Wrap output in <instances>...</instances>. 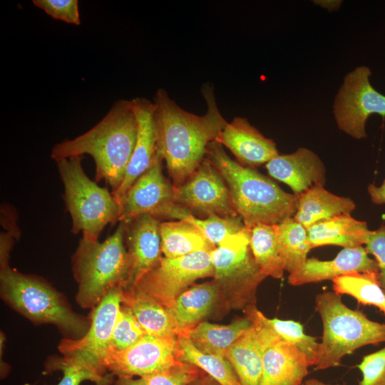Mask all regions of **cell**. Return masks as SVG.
Listing matches in <instances>:
<instances>
[{"label":"cell","mask_w":385,"mask_h":385,"mask_svg":"<svg viewBox=\"0 0 385 385\" xmlns=\"http://www.w3.org/2000/svg\"><path fill=\"white\" fill-rule=\"evenodd\" d=\"M169 218L185 220L197 227L205 238L215 246H220L242 232L247 227L240 217H222L210 215L205 219L195 216L187 208L176 205Z\"/></svg>","instance_id":"f546056e"},{"label":"cell","mask_w":385,"mask_h":385,"mask_svg":"<svg viewBox=\"0 0 385 385\" xmlns=\"http://www.w3.org/2000/svg\"><path fill=\"white\" fill-rule=\"evenodd\" d=\"M297 196V210L293 218L306 229L319 221L351 214L356 207L350 197L334 195L320 184L312 186Z\"/></svg>","instance_id":"7402d4cb"},{"label":"cell","mask_w":385,"mask_h":385,"mask_svg":"<svg viewBox=\"0 0 385 385\" xmlns=\"http://www.w3.org/2000/svg\"><path fill=\"white\" fill-rule=\"evenodd\" d=\"M198 367L182 362L169 369L141 376L118 377L113 385H190L200 375Z\"/></svg>","instance_id":"836d02e7"},{"label":"cell","mask_w":385,"mask_h":385,"mask_svg":"<svg viewBox=\"0 0 385 385\" xmlns=\"http://www.w3.org/2000/svg\"><path fill=\"white\" fill-rule=\"evenodd\" d=\"M367 191L373 203L376 205L385 204V179L379 186L369 184Z\"/></svg>","instance_id":"b9f144b4"},{"label":"cell","mask_w":385,"mask_h":385,"mask_svg":"<svg viewBox=\"0 0 385 385\" xmlns=\"http://www.w3.org/2000/svg\"><path fill=\"white\" fill-rule=\"evenodd\" d=\"M371 76L366 66L347 73L334 101L333 114L338 128L357 140L366 138V123L371 115L385 118V95L372 86Z\"/></svg>","instance_id":"30bf717a"},{"label":"cell","mask_w":385,"mask_h":385,"mask_svg":"<svg viewBox=\"0 0 385 385\" xmlns=\"http://www.w3.org/2000/svg\"><path fill=\"white\" fill-rule=\"evenodd\" d=\"M357 367L362 374L359 385H385V346L364 356Z\"/></svg>","instance_id":"74e56055"},{"label":"cell","mask_w":385,"mask_h":385,"mask_svg":"<svg viewBox=\"0 0 385 385\" xmlns=\"http://www.w3.org/2000/svg\"><path fill=\"white\" fill-rule=\"evenodd\" d=\"M48 369L49 370H61L63 372V377L56 385H80L84 380L91 381L96 385H110L86 368L63 358L53 361L49 364Z\"/></svg>","instance_id":"8d00e7d4"},{"label":"cell","mask_w":385,"mask_h":385,"mask_svg":"<svg viewBox=\"0 0 385 385\" xmlns=\"http://www.w3.org/2000/svg\"><path fill=\"white\" fill-rule=\"evenodd\" d=\"M205 158L224 178L233 206L247 228L260 223L277 225L294 216L297 195L284 191L254 168L233 160L221 144L210 143Z\"/></svg>","instance_id":"3957f363"},{"label":"cell","mask_w":385,"mask_h":385,"mask_svg":"<svg viewBox=\"0 0 385 385\" xmlns=\"http://www.w3.org/2000/svg\"><path fill=\"white\" fill-rule=\"evenodd\" d=\"M81 160L82 156H73L56 163L63 199L72 220L71 232L98 240L107 225L118 222L120 206L107 188L100 187L86 175Z\"/></svg>","instance_id":"52a82bcc"},{"label":"cell","mask_w":385,"mask_h":385,"mask_svg":"<svg viewBox=\"0 0 385 385\" xmlns=\"http://www.w3.org/2000/svg\"><path fill=\"white\" fill-rule=\"evenodd\" d=\"M0 284L3 299L31 321L56 326L66 339H78L88 332L91 318L74 312L65 297L43 279L9 266L1 269Z\"/></svg>","instance_id":"5b68a950"},{"label":"cell","mask_w":385,"mask_h":385,"mask_svg":"<svg viewBox=\"0 0 385 385\" xmlns=\"http://www.w3.org/2000/svg\"><path fill=\"white\" fill-rule=\"evenodd\" d=\"M161 249L165 257L177 258L196 252H211L216 246L192 224L185 221L161 222Z\"/></svg>","instance_id":"83f0119b"},{"label":"cell","mask_w":385,"mask_h":385,"mask_svg":"<svg viewBox=\"0 0 385 385\" xmlns=\"http://www.w3.org/2000/svg\"><path fill=\"white\" fill-rule=\"evenodd\" d=\"M252 324L247 317L236 319L228 325L200 322L182 335L188 336L201 352L225 358L230 347Z\"/></svg>","instance_id":"484cf974"},{"label":"cell","mask_w":385,"mask_h":385,"mask_svg":"<svg viewBox=\"0 0 385 385\" xmlns=\"http://www.w3.org/2000/svg\"><path fill=\"white\" fill-rule=\"evenodd\" d=\"M207 277H214L210 254L200 251L177 258L163 257L133 287L169 309L190 284Z\"/></svg>","instance_id":"8fae6325"},{"label":"cell","mask_w":385,"mask_h":385,"mask_svg":"<svg viewBox=\"0 0 385 385\" xmlns=\"http://www.w3.org/2000/svg\"><path fill=\"white\" fill-rule=\"evenodd\" d=\"M17 213L9 204H2L1 207V225L14 239H19L21 235L16 224Z\"/></svg>","instance_id":"ab89813d"},{"label":"cell","mask_w":385,"mask_h":385,"mask_svg":"<svg viewBox=\"0 0 385 385\" xmlns=\"http://www.w3.org/2000/svg\"><path fill=\"white\" fill-rule=\"evenodd\" d=\"M163 159L156 154L151 166L128 189L119 204V222L142 215L169 218L177 205L174 185L165 177Z\"/></svg>","instance_id":"5bb4252c"},{"label":"cell","mask_w":385,"mask_h":385,"mask_svg":"<svg viewBox=\"0 0 385 385\" xmlns=\"http://www.w3.org/2000/svg\"><path fill=\"white\" fill-rule=\"evenodd\" d=\"M215 141L228 148L245 167L266 164L279 155L274 140L265 137L243 117L227 123Z\"/></svg>","instance_id":"e0dca14e"},{"label":"cell","mask_w":385,"mask_h":385,"mask_svg":"<svg viewBox=\"0 0 385 385\" xmlns=\"http://www.w3.org/2000/svg\"><path fill=\"white\" fill-rule=\"evenodd\" d=\"M379 272L376 261L369 257L363 246L343 248L331 260L307 258L304 264L288 276V282L292 286L333 280L342 275L354 272Z\"/></svg>","instance_id":"ac0fdd59"},{"label":"cell","mask_w":385,"mask_h":385,"mask_svg":"<svg viewBox=\"0 0 385 385\" xmlns=\"http://www.w3.org/2000/svg\"><path fill=\"white\" fill-rule=\"evenodd\" d=\"M379 272H354L332 280L334 292L348 294L364 305L377 307L385 314V290L378 279Z\"/></svg>","instance_id":"1f68e13d"},{"label":"cell","mask_w":385,"mask_h":385,"mask_svg":"<svg viewBox=\"0 0 385 385\" xmlns=\"http://www.w3.org/2000/svg\"><path fill=\"white\" fill-rule=\"evenodd\" d=\"M137 120L131 100L120 99L86 133L56 144L51 158L56 163L87 154L95 163V181L104 180L115 192L120 187L135 148Z\"/></svg>","instance_id":"7a4b0ae2"},{"label":"cell","mask_w":385,"mask_h":385,"mask_svg":"<svg viewBox=\"0 0 385 385\" xmlns=\"http://www.w3.org/2000/svg\"><path fill=\"white\" fill-rule=\"evenodd\" d=\"M121 289L111 290L93 309L89 329L83 337L65 338L58 346L63 359L86 368L108 384L113 375L107 374L103 361L121 305Z\"/></svg>","instance_id":"ba28073f"},{"label":"cell","mask_w":385,"mask_h":385,"mask_svg":"<svg viewBox=\"0 0 385 385\" xmlns=\"http://www.w3.org/2000/svg\"><path fill=\"white\" fill-rule=\"evenodd\" d=\"M178 359L182 362L198 367L221 385H241L225 358L201 352L186 335L178 336Z\"/></svg>","instance_id":"d6a6232c"},{"label":"cell","mask_w":385,"mask_h":385,"mask_svg":"<svg viewBox=\"0 0 385 385\" xmlns=\"http://www.w3.org/2000/svg\"><path fill=\"white\" fill-rule=\"evenodd\" d=\"M121 304L131 309L147 334L159 337L179 336V329L170 309L136 287L121 289Z\"/></svg>","instance_id":"44dd1931"},{"label":"cell","mask_w":385,"mask_h":385,"mask_svg":"<svg viewBox=\"0 0 385 385\" xmlns=\"http://www.w3.org/2000/svg\"><path fill=\"white\" fill-rule=\"evenodd\" d=\"M174 188L176 203L192 213L207 217L239 216L224 178L206 158L184 183Z\"/></svg>","instance_id":"4fadbf2b"},{"label":"cell","mask_w":385,"mask_h":385,"mask_svg":"<svg viewBox=\"0 0 385 385\" xmlns=\"http://www.w3.org/2000/svg\"><path fill=\"white\" fill-rule=\"evenodd\" d=\"M221 290L213 280L193 285L182 292L169 308L180 331L185 334L212 310Z\"/></svg>","instance_id":"cb8c5ba5"},{"label":"cell","mask_w":385,"mask_h":385,"mask_svg":"<svg viewBox=\"0 0 385 385\" xmlns=\"http://www.w3.org/2000/svg\"><path fill=\"white\" fill-rule=\"evenodd\" d=\"M252 324L268 329L280 339L295 345L306 356L309 366H316L319 361L320 344L314 337L304 332L301 323L267 317L255 305L244 309Z\"/></svg>","instance_id":"4316f807"},{"label":"cell","mask_w":385,"mask_h":385,"mask_svg":"<svg viewBox=\"0 0 385 385\" xmlns=\"http://www.w3.org/2000/svg\"><path fill=\"white\" fill-rule=\"evenodd\" d=\"M214 281L221 292L233 294L243 309L255 305L257 286L266 277L255 262L250 246V229L210 252Z\"/></svg>","instance_id":"9c48e42d"},{"label":"cell","mask_w":385,"mask_h":385,"mask_svg":"<svg viewBox=\"0 0 385 385\" xmlns=\"http://www.w3.org/2000/svg\"><path fill=\"white\" fill-rule=\"evenodd\" d=\"M145 334L131 309L121 304L108 352L124 350Z\"/></svg>","instance_id":"e575fe53"},{"label":"cell","mask_w":385,"mask_h":385,"mask_svg":"<svg viewBox=\"0 0 385 385\" xmlns=\"http://www.w3.org/2000/svg\"><path fill=\"white\" fill-rule=\"evenodd\" d=\"M314 4L322 6L329 11H334L340 8L342 1L340 0H316Z\"/></svg>","instance_id":"7bdbcfd3"},{"label":"cell","mask_w":385,"mask_h":385,"mask_svg":"<svg viewBox=\"0 0 385 385\" xmlns=\"http://www.w3.org/2000/svg\"><path fill=\"white\" fill-rule=\"evenodd\" d=\"M254 325L262 345L260 385H302L308 374L305 355L295 345L280 339L268 329Z\"/></svg>","instance_id":"9a60e30c"},{"label":"cell","mask_w":385,"mask_h":385,"mask_svg":"<svg viewBox=\"0 0 385 385\" xmlns=\"http://www.w3.org/2000/svg\"><path fill=\"white\" fill-rule=\"evenodd\" d=\"M32 3L54 19L81 24L78 0H33Z\"/></svg>","instance_id":"d590c367"},{"label":"cell","mask_w":385,"mask_h":385,"mask_svg":"<svg viewBox=\"0 0 385 385\" xmlns=\"http://www.w3.org/2000/svg\"><path fill=\"white\" fill-rule=\"evenodd\" d=\"M206 113L197 115L180 108L163 88L154 96L156 153L165 160L174 187L184 183L205 159L209 144L227 122L222 115L210 84L202 88Z\"/></svg>","instance_id":"6da1fadb"},{"label":"cell","mask_w":385,"mask_h":385,"mask_svg":"<svg viewBox=\"0 0 385 385\" xmlns=\"http://www.w3.org/2000/svg\"><path fill=\"white\" fill-rule=\"evenodd\" d=\"M225 358L241 385H260L262 345L258 329L253 324L230 347Z\"/></svg>","instance_id":"d4e9b609"},{"label":"cell","mask_w":385,"mask_h":385,"mask_svg":"<svg viewBox=\"0 0 385 385\" xmlns=\"http://www.w3.org/2000/svg\"><path fill=\"white\" fill-rule=\"evenodd\" d=\"M124 223L103 242L81 237L72 256L73 277L78 284L77 303L94 308L113 289L123 288L128 280L130 261L124 241Z\"/></svg>","instance_id":"277c9868"},{"label":"cell","mask_w":385,"mask_h":385,"mask_svg":"<svg viewBox=\"0 0 385 385\" xmlns=\"http://www.w3.org/2000/svg\"><path fill=\"white\" fill-rule=\"evenodd\" d=\"M273 178L287 185L299 195L314 185L326 183V168L321 158L309 148L300 147L290 154L278 155L265 164Z\"/></svg>","instance_id":"ffe728a7"},{"label":"cell","mask_w":385,"mask_h":385,"mask_svg":"<svg viewBox=\"0 0 385 385\" xmlns=\"http://www.w3.org/2000/svg\"><path fill=\"white\" fill-rule=\"evenodd\" d=\"M131 103L137 120V137L123 183L112 193L118 203L128 189L151 166L157 154L153 102L138 97L132 99Z\"/></svg>","instance_id":"d6986e66"},{"label":"cell","mask_w":385,"mask_h":385,"mask_svg":"<svg viewBox=\"0 0 385 385\" xmlns=\"http://www.w3.org/2000/svg\"><path fill=\"white\" fill-rule=\"evenodd\" d=\"M178 337L145 334L120 351H108L103 366L118 377H140L163 371L182 363L178 359Z\"/></svg>","instance_id":"7c38bea8"},{"label":"cell","mask_w":385,"mask_h":385,"mask_svg":"<svg viewBox=\"0 0 385 385\" xmlns=\"http://www.w3.org/2000/svg\"><path fill=\"white\" fill-rule=\"evenodd\" d=\"M124 241L130 261V274L123 287L135 286L148 272L155 268L162 256L160 225L161 221L142 215L123 221Z\"/></svg>","instance_id":"2e32d148"},{"label":"cell","mask_w":385,"mask_h":385,"mask_svg":"<svg viewBox=\"0 0 385 385\" xmlns=\"http://www.w3.org/2000/svg\"><path fill=\"white\" fill-rule=\"evenodd\" d=\"M190 385H221L212 377L209 376L202 370L199 377L195 379Z\"/></svg>","instance_id":"ee69618b"},{"label":"cell","mask_w":385,"mask_h":385,"mask_svg":"<svg viewBox=\"0 0 385 385\" xmlns=\"http://www.w3.org/2000/svg\"><path fill=\"white\" fill-rule=\"evenodd\" d=\"M307 230L313 249L324 245L343 248L362 246L369 230L366 222L354 218L351 214H343L319 221Z\"/></svg>","instance_id":"603a6c76"},{"label":"cell","mask_w":385,"mask_h":385,"mask_svg":"<svg viewBox=\"0 0 385 385\" xmlns=\"http://www.w3.org/2000/svg\"><path fill=\"white\" fill-rule=\"evenodd\" d=\"M302 385H333V384H327L316 379H310L303 382ZM336 385H340V384H336Z\"/></svg>","instance_id":"f6af8a7d"},{"label":"cell","mask_w":385,"mask_h":385,"mask_svg":"<svg viewBox=\"0 0 385 385\" xmlns=\"http://www.w3.org/2000/svg\"><path fill=\"white\" fill-rule=\"evenodd\" d=\"M275 228L284 270L293 273L304 264L312 249L307 230L293 217L275 225Z\"/></svg>","instance_id":"f1b7e54d"},{"label":"cell","mask_w":385,"mask_h":385,"mask_svg":"<svg viewBox=\"0 0 385 385\" xmlns=\"http://www.w3.org/2000/svg\"><path fill=\"white\" fill-rule=\"evenodd\" d=\"M250 246L262 273L274 279L284 270L279 252L275 225L257 224L250 228Z\"/></svg>","instance_id":"4dcf8cb0"},{"label":"cell","mask_w":385,"mask_h":385,"mask_svg":"<svg viewBox=\"0 0 385 385\" xmlns=\"http://www.w3.org/2000/svg\"><path fill=\"white\" fill-rule=\"evenodd\" d=\"M14 238L8 232H1L0 235V265L1 269L9 267V252Z\"/></svg>","instance_id":"60d3db41"},{"label":"cell","mask_w":385,"mask_h":385,"mask_svg":"<svg viewBox=\"0 0 385 385\" xmlns=\"http://www.w3.org/2000/svg\"><path fill=\"white\" fill-rule=\"evenodd\" d=\"M315 310L321 317L323 333L314 370L338 366L344 356L357 349L385 342V324L370 320L361 312L349 309L334 292L318 294Z\"/></svg>","instance_id":"8992f818"},{"label":"cell","mask_w":385,"mask_h":385,"mask_svg":"<svg viewBox=\"0 0 385 385\" xmlns=\"http://www.w3.org/2000/svg\"><path fill=\"white\" fill-rule=\"evenodd\" d=\"M365 250L374 256L379 267L378 279L385 290V225L369 230L364 240Z\"/></svg>","instance_id":"f35d334b"}]
</instances>
